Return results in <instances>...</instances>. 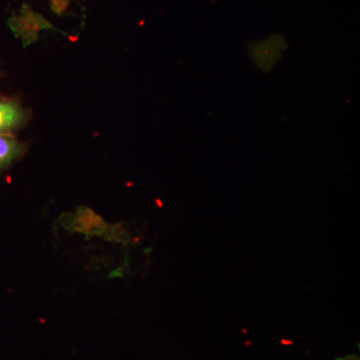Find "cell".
I'll use <instances>...</instances> for the list:
<instances>
[{"mask_svg":"<svg viewBox=\"0 0 360 360\" xmlns=\"http://www.w3.org/2000/svg\"><path fill=\"white\" fill-rule=\"evenodd\" d=\"M335 360H359V356L357 354H352L347 355L345 357H340V359H336Z\"/></svg>","mask_w":360,"mask_h":360,"instance_id":"cell-5","label":"cell"},{"mask_svg":"<svg viewBox=\"0 0 360 360\" xmlns=\"http://www.w3.org/2000/svg\"><path fill=\"white\" fill-rule=\"evenodd\" d=\"M25 150V142L18 141L13 134H0V172L20 158Z\"/></svg>","mask_w":360,"mask_h":360,"instance_id":"cell-3","label":"cell"},{"mask_svg":"<svg viewBox=\"0 0 360 360\" xmlns=\"http://www.w3.org/2000/svg\"><path fill=\"white\" fill-rule=\"evenodd\" d=\"M51 1V8L56 15H63L68 11L71 2L75 0H49Z\"/></svg>","mask_w":360,"mask_h":360,"instance_id":"cell-4","label":"cell"},{"mask_svg":"<svg viewBox=\"0 0 360 360\" xmlns=\"http://www.w3.org/2000/svg\"><path fill=\"white\" fill-rule=\"evenodd\" d=\"M7 25L15 37L21 39L25 47L37 41L41 30H56V27L49 20H45L41 14L34 13L27 4H23L20 13L13 14L9 18Z\"/></svg>","mask_w":360,"mask_h":360,"instance_id":"cell-1","label":"cell"},{"mask_svg":"<svg viewBox=\"0 0 360 360\" xmlns=\"http://www.w3.org/2000/svg\"><path fill=\"white\" fill-rule=\"evenodd\" d=\"M30 120V111L20 101L11 97L0 96V134H13L25 127Z\"/></svg>","mask_w":360,"mask_h":360,"instance_id":"cell-2","label":"cell"}]
</instances>
